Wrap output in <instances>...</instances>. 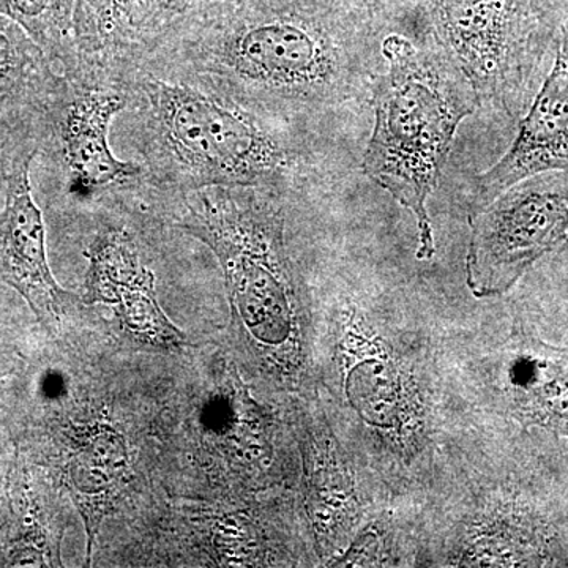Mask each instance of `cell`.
<instances>
[{
  "label": "cell",
  "instance_id": "20",
  "mask_svg": "<svg viewBox=\"0 0 568 568\" xmlns=\"http://www.w3.org/2000/svg\"><path fill=\"white\" fill-rule=\"evenodd\" d=\"M566 245L568 246V241H567V244H566Z\"/></svg>",
  "mask_w": 568,
  "mask_h": 568
},
{
  "label": "cell",
  "instance_id": "4",
  "mask_svg": "<svg viewBox=\"0 0 568 568\" xmlns=\"http://www.w3.org/2000/svg\"><path fill=\"white\" fill-rule=\"evenodd\" d=\"M175 209V224L204 242L222 264L239 320L263 346H284L301 306L284 242L283 190L211 185L153 190Z\"/></svg>",
  "mask_w": 568,
  "mask_h": 568
},
{
  "label": "cell",
  "instance_id": "5",
  "mask_svg": "<svg viewBox=\"0 0 568 568\" xmlns=\"http://www.w3.org/2000/svg\"><path fill=\"white\" fill-rule=\"evenodd\" d=\"M422 28L474 85L481 104L519 121L560 26L555 0H409Z\"/></svg>",
  "mask_w": 568,
  "mask_h": 568
},
{
  "label": "cell",
  "instance_id": "15",
  "mask_svg": "<svg viewBox=\"0 0 568 568\" xmlns=\"http://www.w3.org/2000/svg\"><path fill=\"white\" fill-rule=\"evenodd\" d=\"M74 44L81 62H100L114 43L115 0H74Z\"/></svg>",
  "mask_w": 568,
  "mask_h": 568
},
{
  "label": "cell",
  "instance_id": "17",
  "mask_svg": "<svg viewBox=\"0 0 568 568\" xmlns=\"http://www.w3.org/2000/svg\"><path fill=\"white\" fill-rule=\"evenodd\" d=\"M203 2H205V0H160L159 22H156L155 29H153L152 32L168 24V22L175 20V18L181 17V14L186 13V11L194 9V7L201 6ZM152 32H149L148 36H151ZM142 39H144V37H142ZM134 43H136V41H134Z\"/></svg>",
  "mask_w": 568,
  "mask_h": 568
},
{
  "label": "cell",
  "instance_id": "10",
  "mask_svg": "<svg viewBox=\"0 0 568 568\" xmlns=\"http://www.w3.org/2000/svg\"><path fill=\"white\" fill-rule=\"evenodd\" d=\"M85 304L115 306L132 334L156 346H178L183 334L168 321L156 302L153 274L141 264L132 239L123 231H106L85 253Z\"/></svg>",
  "mask_w": 568,
  "mask_h": 568
},
{
  "label": "cell",
  "instance_id": "16",
  "mask_svg": "<svg viewBox=\"0 0 568 568\" xmlns=\"http://www.w3.org/2000/svg\"><path fill=\"white\" fill-rule=\"evenodd\" d=\"M39 153L40 141L36 134L0 121V193L6 190L7 178L14 164L26 156H39Z\"/></svg>",
  "mask_w": 568,
  "mask_h": 568
},
{
  "label": "cell",
  "instance_id": "3",
  "mask_svg": "<svg viewBox=\"0 0 568 568\" xmlns=\"http://www.w3.org/2000/svg\"><path fill=\"white\" fill-rule=\"evenodd\" d=\"M384 69L373 82L375 111L364 173L416 216L417 257L432 260L435 233L428 200L443 178L459 123L480 108V97L425 31L383 40Z\"/></svg>",
  "mask_w": 568,
  "mask_h": 568
},
{
  "label": "cell",
  "instance_id": "18",
  "mask_svg": "<svg viewBox=\"0 0 568 568\" xmlns=\"http://www.w3.org/2000/svg\"><path fill=\"white\" fill-rule=\"evenodd\" d=\"M354 2L386 21L399 7L407 6L409 0H354Z\"/></svg>",
  "mask_w": 568,
  "mask_h": 568
},
{
  "label": "cell",
  "instance_id": "6",
  "mask_svg": "<svg viewBox=\"0 0 568 568\" xmlns=\"http://www.w3.org/2000/svg\"><path fill=\"white\" fill-rule=\"evenodd\" d=\"M466 282L478 298L508 293L530 267L568 241V173L525 179L474 209Z\"/></svg>",
  "mask_w": 568,
  "mask_h": 568
},
{
  "label": "cell",
  "instance_id": "2",
  "mask_svg": "<svg viewBox=\"0 0 568 568\" xmlns=\"http://www.w3.org/2000/svg\"><path fill=\"white\" fill-rule=\"evenodd\" d=\"M104 62L126 97L122 114L144 171L142 186L181 192L245 185L287 192L304 181V134L133 52L112 50Z\"/></svg>",
  "mask_w": 568,
  "mask_h": 568
},
{
  "label": "cell",
  "instance_id": "1",
  "mask_svg": "<svg viewBox=\"0 0 568 568\" xmlns=\"http://www.w3.org/2000/svg\"><path fill=\"white\" fill-rule=\"evenodd\" d=\"M384 22L354 0H205L123 50L305 136L369 102Z\"/></svg>",
  "mask_w": 568,
  "mask_h": 568
},
{
  "label": "cell",
  "instance_id": "7",
  "mask_svg": "<svg viewBox=\"0 0 568 568\" xmlns=\"http://www.w3.org/2000/svg\"><path fill=\"white\" fill-rule=\"evenodd\" d=\"M126 108V97L106 62H82L65 80L41 125L40 153L61 170L81 196L133 190L144 183L138 163L112 152L111 123Z\"/></svg>",
  "mask_w": 568,
  "mask_h": 568
},
{
  "label": "cell",
  "instance_id": "19",
  "mask_svg": "<svg viewBox=\"0 0 568 568\" xmlns=\"http://www.w3.org/2000/svg\"><path fill=\"white\" fill-rule=\"evenodd\" d=\"M3 375H0V379H2Z\"/></svg>",
  "mask_w": 568,
  "mask_h": 568
},
{
  "label": "cell",
  "instance_id": "9",
  "mask_svg": "<svg viewBox=\"0 0 568 568\" xmlns=\"http://www.w3.org/2000/svg\"><path fill=\"white\" fill-rule=\"evenodd\" d=\"M36 159L20 160L7 178L0 209V280L24 297L44 327L52 328L69 294L48 263L47 230L31 185Z\"/></svg>",
  "mask_w": 568,
  "mask_h": 568
},
{
  "label": "cell",
  "instance_id": "11",
  "mask_svg": "<svg viewBox=\"0 0 568 568\" xmlns=\"http://www.w3.org/2000/svg\"><path fill=\"white\" fill-rule=\"evenodd\" d=\"M495 394L508 416L568 437V349L515 335L495 368Z\"/></svg>",
  "mask_w": 568,
  "mask_h": 568
},
{
  "label": "cell",
  "instance_id": "13",
  "mask_svg": "<svg viewBox=\"0 0 568 568\" xmlns=\"http://www.w3.org/2000/svg\"><path fill=\"white\" fill-rule=\"evenodd\" d=\"M70 488L89 534V558L100 523L114 507L126 474V452L122 437L100 429L89 437L69 467Z\"/></svg>",
  "mask_w": 568,
  "mask_h": 568
},
{
  "label": "cell",
  "instance_id": "14",
  "mask_svg": "<svg viewBox=\"0 0 568 568\" xmlns=\"http://www.w3.org/2000/svg\"><path fill=\"white\" fill-rule=\"evenodd\" d=\"M73 11L74 0H0V13L21 24L63 74L80 65Z\"/></svg>",
  "mask_w": 568,
  "mask_h": 568
},
{
  "label": "cell",
  "instance_id": "12",
  "mask_svg": "<svg viewBox=\"0 0 568 568\" xmlns=\"http://www.w3.org/2000/svg\"><path fill=\"white\" fill-rule=\"evenodd\" d=\"M65 74L17 21L0 13V121L40 140Z\"/></svg>",
  "mask_w": 568,
  "mask_h": 568
},
{
  "label": "cell",
  "instance_id": "8",
  "mask_svg": "<svg viewBox=\"0 0 568 568\" xmlns=\"http://www.w3.org/2000/svg\"><path fill=\"white\" fill-rule=\"evenodd\" d=\"M555 51L551 69L528 111L519 119L510 148L474 179L473 211L532 175L551 171L568 173V17L560 26Z\"/></svg>",
  "mask_w": 568,
  "mask_h": 568
}]
</instances>
